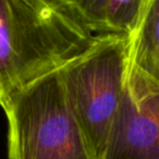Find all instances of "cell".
Instances as JSON below:
<instances>
[{
	"label": "cell",
	"mask_w": 159,
	"mask_h": 159,
	"mask_svg": "<svg viewBox=\"0 0 159 159\" xmlns=\"http://www.w3.org/2000/svg\"><path fill=\"white\" fill-rule=\"evenodd\" d=\"M95 38L70 0H0V105L61 70Z\"/></svg>",
	"instance_id": "6da1fadb"
},
{
	"label": "cell",
	"mask_w": 159,
	"mask_h": 159,
	"mask_svg": "<svg viewBox=\"0 0 159 159\" xmlns=\"http://www.w3.org/2000/svg\"><path fill=\"white\" fill-rule=\"evenodd\" d=\"M0 107L9 159H95L66 102L60 70L12 94Z\"/></svg>",
	"instance_id": "7a4b0ae2"
},
{
	"label": "cell",
	"mask_w": 159,
	"mask_h": 159,
	"mask_svg": "<svg viewBox=\"0 0 159 159\" xmlns=\"http://www.w3.org/2000/svg\"><path fill=\"white\" fill-rule=\"evenodd\" d=\"M129 36L96 35L92 46L60 70L66 102L95 159H102L125 91Z\"/></svg>",
	"instance_id": "3957f363"
},
{
	"label": "cell",
	"mask_w": 159,
	"mask_h": 159,
	"mask_svg": "<svg viewBox=\"0 0 159 159\" xmlns=\"http://www.w3.org/2000/svg\"><path fill=\"white\" fill-rule=\"evenodd\" d=\"M102 159H159V92L126 80Z\"/></svg>",
	"instance_id": "277c9868"
},
{
	"label": "cell",
	"mask_w": 159,
	"mask_h": 159,
	"mask_svg": "<svg viewBox=\"0 0 159 159\" xmlns=\"http://www.w3.org/2000/svg\"><path fill=\"white\" fill-rule=\"evenodd\" d=\"M129 46V82L159 92V0H148Z\"/></svg>",
	"instance_id": "5b68a950"
},
{
	"label": "cell",
	"mask_w": 159,
	"mask_h": 159,
	"mask_svg": "<svg viewBox=\"0 0 159 159\" xmlns=\"http://www.w3.org/2000/svg\"><path fill=\"white\" fill-rule=\"evenodd\" d=\"M70 2L92 33L131 36L148 0H70Z\"/></svg>",
	"instance_id": "8992f818"
}]
</instances>
